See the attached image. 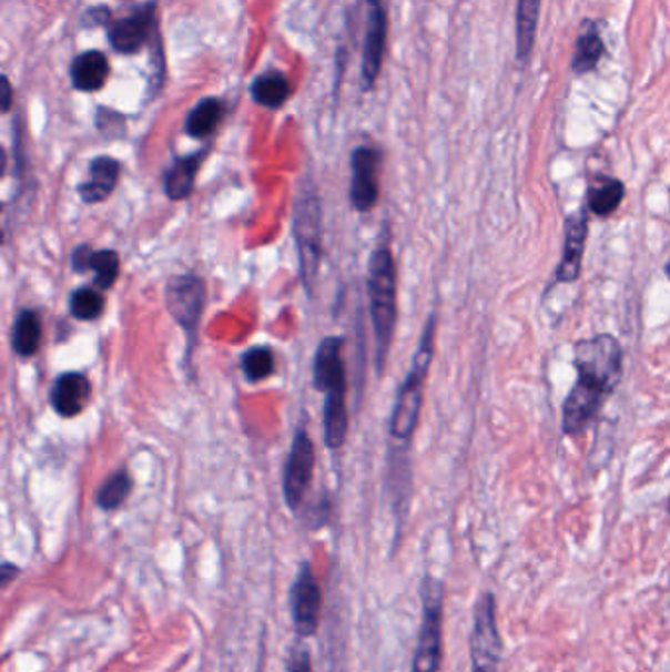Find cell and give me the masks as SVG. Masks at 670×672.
Here are the masks:
<instances>
[{"mask_svg":"<svg viewBox=\"0 0 670 672\" xmlns=\"http://www.w3.org/2000/svg\"><path fill=\"white\" fill-rule=\"evenodd\" d=\"M575 388L568 394L562 409V429L567 435H580L600 414L603 401L618 388L623 376V350L610 335L580 340L575 346Z\"/></svg>","mask_w":670,"mask_h":672,"instance_id":"1","label":"cell"},{"mask_svg":"<svg viewBox=\"0 0 670 672\" xmlns=\"http://www.w3.org/2000/svg\"><path fill=\"white\" fill-rule=\"evenodd\" d=\"M344 340L341 336H327L315 353L313 381L325 394V445L333 450L343 447L348 431L346 414V368L343 360Z\"/></svg>","mask_w":670,"mask_h":672,"instance_id":"2","label":"cell"},{"mask_svg":"<svg viewBox=\"0 0 670 672\" xmlns=\"http://www.w3.org/2000/svg\"><path fill=\"white\" fill-rule=\"evenodd\" d=\"M369 317L376 338V360L382 370L392 346L397 319V279L394 254L389 246L372 252L368 264Z\"/></svg>","mask_w":670,"mask_h":672,"instance_id":"3","label":"cell"},{"mask_svg":"<svg viewBox=\"0 0 670 672\" xmlns=\"http://www.w3.org/2000/svg\"><path fill=\"white\" fill-rule=\"evenodd\" d=\"M435 327H437L435 317H430L427 328L423 333L419 348L413 356L412 370H409L402 388L397 391L396 407H394L392 422H389V432L397 440L412 439L413 432L417 429L419 415H422L425 378H427L430 360H433Z\"/></svg>","mask_w":670,"mask_h":672,"instance_id":"4","label":"cell"},{"mask_svg":"<svg viewBox=\"0 0 670 672\" xmlns=\"http://www.w3.org/2000/svg\"><path fill=\"white\" fill-rule=\"evenodd\" d=\"M422 630L413 656L412 672H438L443 661V605L445 587L437 578L427 577L422 584Z\"/></svg>","mask_w":670,"mask_h":672,"instance_id":"5","label":"cell"},{"mask_svg":"<svg viewBox=\"0 0 670 672\" xmlns=\"http://www.w3.org/2000/svg\"><path fill=\"white\" fill-rule=\"evenodd\" d=\"M321 203H318L315 191H302L295 203V216H293V233L297 241L300 251V272L302 282L307 292H313V285L317 282L318 266H321Z\"/></svg>","mask_w":670,"mask_h":672,"instance_id":"6","label":"cell"},{"mask_svg":"<svg viewBox=\"0 0 670 672\" xmlns=\"http://www.w3.org/2000/svg\"><path fill=\"white\" fill-rule=\"evenodd\" d=\"M473 672H498L501 661V638H499L496 600L490 592L481 594L474 612V630L470 638Z\"/></svg>","mask_w":670,"mask_h":672,"instance_id":"7","label":"cell"},{"mask_svg":"<svg viewBox=\"0 0 670 672\" xmlns=\"http://www.w3.org/2000/svg\"><path fill=\"white\" fill-rule=\"evenodd\" d=\"M165 303L173 320L180 325L191 340L197 336L199 323L205 309V284L193 274H183L170 279L165 287Z\"/></svg>","mask_w":670,"mask_h":672,"instance_id":"8","label":"cell"},{"mask_svg":"<svg viewBox=\"0 0 670 672\" xmlns=\"http://www.w3.org/2000/svg\"><path fill=\"white\" fill-rule=\"evenodd\" d=\"M292 620L297 635L302 639L313 638L318 630L321 610H323V592L309 562H303L297 577L293 580L290 592Z\"/></svg>","mask_w":670,"mask_h":672,"instance_id":"9","label":"cell"},{"mask_svg":"<svg viewBox=\"0 0 670 672\" xmlns=\"http://www.w3.org/2000/svg\"><path fill=\"white\" fill-rule=\"evenodd\" d=\"M315 470V447L305 431L295 432L284 470V498L287 508L297 511L309 490Z\"/></svg>","mask_w":670,"mask_h":672,"instance_id":"10","label":"cell"},{"mask_svg":"<svg viewBox=\"0 0 670 672\" xmlns=\"http://www.w3.org/2000/svg\"><path fill=\"white\" fill-rule=\"evenodd\" d=\"M353 182H351V203L356 211L369 213L379 198L378 165L379 154L374 147L354 150Z\"/></svg>","mask_w":670,"mask_h":672,"instance_id":"11","label":"cell"},{"mask_svg":"<svg viewBox=\"0 0 670 672\" xmlns=\"http://www.w3.org/2000/svg\"><path fill=\"white\" fill-rule=\"evenodd\" d=\"M387 18L382 0H368V30L364 35L362 52V81L372 89L382 70V60L386 52Z\"/></svg>","mask_w":670,"mask_h":672,"instance_id":"12","label":"cell"},{"mask_svg":"<svg viewBox=\"0 0 670 672\" xmlns=\"http://www.w3.org/2000/svg\"><path fill=\"white\" fill-rule=\"evenodd\" d=\"M91 396H93V386L85 374L65 371L53 381L50 389V404L60 417L71 419L83 414V409L91 401Z\"/></svg>","mask_w":670,"mask_h":672,"instance_id":"13","label":"cell"},{"mask_svg":"<svg viewBox=\"0 0 670 672\" xmlns=\"http://www.w3.org/2000/svg\"><path fill=\"white\" fill-rule=\"evenodd\" d=\"M586 238H588V211L580 208V213L568 216L567 221V238H565L562 262H560L559 269H557V279L562 284H570L580 276Z\"/></svg>","mask_w":670,"mask_h":672,"instance_id":"14","label":"cell"},{"mask_svg":"<svg viewBox=\"0 0 670 672\" xmlns=\"http://www.w3.org/2000/svg\"><path fill=\"white\" fill-rule=\"evenodd\" d=\"M155 4L150 2L144 9L138 10L134 17L124 18L116 22L111 30L112 48L119 53H136L148 35L152 34L155 22Z\"/></svg>","mask_w":670,"mask_h":672,"instance_id":"15","label":"cell"},{"mask_svg":"<svg viewBox=\"0 0 670 672\" xmlns=\"http://www.w3.org/2000/svg\"><path fill=\"white\" fill-rule=\"evenodd\" d=\"M71 264L75 272H95V287L101 292L111 289L119 279L121 259L114 251H93L91 246H79L71 256Z\"/></svg>","mask_w":670,"mask_h":672,"instance_id":"16","label":"cell"},{"mask_svg":"<svg viewBox=\"0 0 670 672\" xmlns=\"http://www.w3.org/2000/svg\"><path fill=\"white\" fill-rule=\"evenodd\" d=\"M119 177H121V164L109 155H101L91 162L87 182L79 185V195L89 205L103 203L111 197L112 191L119 183Z\"/></svg>","mask_w":670,"mask_h":672,"instance_id":"17","label":"cell"},{"mask_svg":"<svg viewBox=\"0 0 670 672\" xmlns=\"http://www.w3.org/2000/svg\"><path fill=\"white\" fill-rule=\"evenodd\" d=\"M606 53V43L593 20H585L575 43L572 71L576 75H586L596 70Z\"/></svg>","mask_w":670,"mask_h":672,"instance_id":"18","label":"cell"},{"mask_svg":"<svg viewBox=\"0 0 670 672\" xmlns=\"http://www.w3.org/2000/svg\"><path fill=\"white\" fill-rule=\"evenodd\" d=\"M109 79V61L101 52H85L79 55L71 65V81L73 86L83 93L99 91Z\"/></svg>","mask_w":670,"mask_h":672,"instance_id":"19","label":"cell"},{"mask_svg":"<svg viewBox=\"0 0 670 672\" xmlns=\"http://www.w3.org/2000/svg\"><path fill=\"white\" fill-rule=\"evenodd\" d=\"M541 0H517L516 52L517 60L525 63L534 52L537 27H539Z\"/></svg>","mask_w":670,"mask_h":672,"instance_id":"20","label":"cell"},{"mask_svg":"<svg viewBox=\"0 0 670 672\" xmlns=\"http://www.w3.org/2000/svg\"><path fill=\"white\" fill-rule=\"evenodd\" d=\"M201 162H203V152L180 157L170 167V172L165 173V195L172 201H183V198L190 197Z\"/></svg>","mask_w":670,"mask_h":672,"instance_id":"21","label":"cell"},{"mask_svg":"<svg viewBox=\"0 0 670 672\" xmlns=\"http://www.w3.org/2000/svg\"><path fill=\"white\" fill-rule=\"evenodd\" d=\"M42 345V319L32 309H22L18 313L12 327V348L18 356L30 358L40 350Z\"/></svg>","mask_w":670,"mask_h":672,"instance_id":"22","label":"cell"},{"mask_svg":"<svg viewBox=\"0 0 670 672\" xmlns=\"http://www.w3.org/2000/svg\"><path fill=\"white\" fill-rule=\"evenodd\" d=\"M252 96L256 103L267 109H280L282 104L287 101V96L292 93V85L285 78L284 73H277V71H270L260 75L254 83H252Z\"/></svg>","mask_w":670,"mask_h":672,"instance_id":"23","label":"cell"},{"mask_svg":"<svg viewBox=\"0 0 670 672\" xmlns=\"http://www.w3.org/2000/svg\"><path fill=\"white\" fill-rule=\"evenodd\" d=\"M221 119H223V103L215 96H209L190 112L185 121V130L193 139H206L215 132Z\"/></svg>","mask_w":670,"mask_h":672,"instance_id":"24","label":"cell"},{"mask_svg":"<svg viewBox=\"0 0 670 672\" xmlns=\"http://www.w3.org/2000/svg\"><path fill=\"white\" fill-rule=\"evenodd\" d=\"M69 310L79 320H97L104 310V295L99 287H79L69 297Z\"/></svg>","mask_w":670,"mask_h":672,"instance_id":"25","label":"cell"},{"mask_svg":"<svg viewBox=\"0 0 670 672\" xmlns=\"http://www.w3.org/2000/svg\"><path fill=\"white\" fill-rule=\"evenodd\" d=\"M130 490H132V478H130L126 470H119V472L109 476L106 482L97 491V506L104 509V511L119 509L129 498Z\"/></svg>","mask_w":670,"mask_h":672,"instance_id":"26","label":"cell"},{"mask_svg":"<svg viewBox=\"0 0 670 672\" xmlns=\"http://www.w3.org/2000/svg\"><path fill=\"white\" fill-rule=\"evenodd\" d=\"M623 193H626L623 183L618 180H603L598 187L590 191L588 207L593 215H611L621 205Z\"/></svg>","mask_w":670,"mask_h":672,"instance_id":"27","label":"cell"},{"mask_svg":"<svg viewBox=\"0 0 670 672\" xmlns=\"http://www.w3.org/2000/svg\"><path fill=\"white\" fill-rule=\"evenodd\" d=\"M241 366L246 379L252 384H258L267 376H272V371H274V350L267 348V346H254V348H250V350L242 354Z\"/></svg>","mask_w":670,"mask_h":672,"instance_id":"28","label":"cell"},{"mask_svg":"<svg viewBox=\"0 0 670 672\" xmlns=\"http://www.w3.org/2000/svg\"><path fill=\"white\" fill-rule=\"evenodd\" d=\"M287 672H313L309 646L305 645L303 641H297L292 646V653L287 659Z\"/></svg>","mask_w":670,"mask_h":672,"instance_id":"29","label":"cell"},{"mask_svg":"<svg viewBox=\"0 0 670 672\" xmlns=\"http://www.w3.org/2000/svg\"><path fill=\"white\" fill-rule=\"evenodd\" d=\"M18 569L14 564H10V562H4L2 564V572H0V580H2V584L7 587L12 578L17 577Z\"/></svg>","mask_w":670,"mask_h":672,"instance_id":"30","label":"cell"},{"mask_svg":"<svg viewBox=\"0 0 670 672\" xmlns=\"http://www.w3.org/2000/svg\"><path fill=\"white\" fill-rule=\"evenodd\" d=\"M2 85H4V101H2V111L9 112L10 104H12V86L7 78H2Z\"/></svg>","mask_w":670,"mask_h":672,"instance_id":"31","label":"cell"},{"mask_svg":"<svg viewBox=\"0 0 670 672\" xmlns=\"http://www.w3.org/2000/svg\"><path fill=\"white\" fill-rule=\"evenodd\" d=\"M664 272H667V276H669L670 279V258L669 262H667V267H664Z\"/></svg>","mask_w":670,"mask_h":672,"instance_id":"32","label":"cell"}]
</instances>
